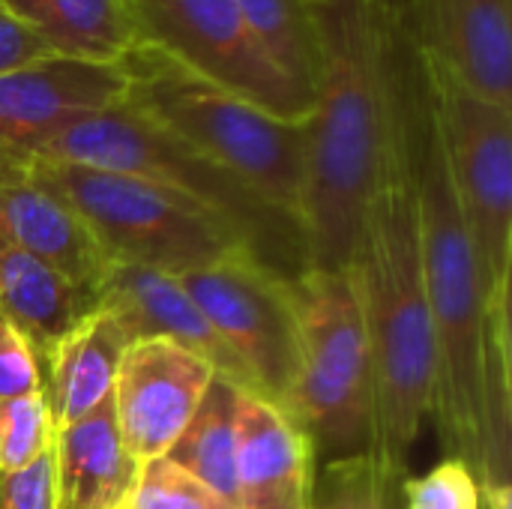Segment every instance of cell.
I'll use <instances>...</instances> for the list:
<instances>
[{
    "mask_svg": "<svg viewBox=\"0 0 512 509\" xmlns=\"http://www.w3.org/2000/svg\"><path fill=\"white\" fill-rule=\"evenodd\" d=\"M324 66L306 120L300 231L306 264L345 270L402 117L408 33L363 0H318Z\"/></svg>",
    "mask_w": 512,
    "mask_h": 509,
    "instance_id": "1",
    "label": "cell"
},
{
    "mask_svg": "<svg viewBox=\"0 0 512 509\" xmlns=\"http://www.w3.org/2000/svg\"><path fill=\"white\" fill-rule=\"evenodd\" d=\"M420 54L408 39L402 117L378 192L366 210L348 273L357 288L369 351L366 465L390 492L408 474L435 396V336L423 285L414 198V93Z\"/></svg>",
    "mask_w": 512,
    "mask_h": 509,
    "instance_id": "2",
    "label": "cell"
},
{
    "mask_svg": "<svg viewBox=\"0 0 512 509\" xmlns=\"http://www.w3.org/2000/svg\"><path fill=\"white\" fill-rule=\"evenodd\" d=\"M414 198L423 285L435 336L432 417L447 459H462L477 483L489 459V351L492 324L510 306L489 309L474 246L441 153L429 81L420 63L414 93Z\"/></svg>",
    "mask_w": 512,
    "mask_h": 509,
    "instance_id": "3",
    "label": "cell"
},
{
    "mask_svg": "<svg viewBox=\"0 0 512 509\" xmlns=\"http://www.w3.org/2000/svg\"><path fill=\"white\" fill-rule=\"evenodd\" d=\"M27 156L138 177L225 219L246 246L282 276H288V264H294V270L306 267V246L294 219L126 102L75 117Z\"/></svg>",
    "mask_w": 512,
    "mask_h": 509,
    "instance_id": "4",
    "label": "cell"
},
{
    "mask_svg": "<svg viewBox=\"0 0 512 509\" xmlns=\"http://www.w3.org/2000/svg\"><path fill=\"white\" fill-rule=\"evenodd\" d=\"M123 69L129 78L123 102L132 111L231 171L261 201L300 225L306 123H285L189 75L147 45H138Z\"/></svg>",
    "mask_w": 512,
    "mask_h": 509,
    "instance_id": "5",
    "label": "cell"
},
{
    "mask_svg": "<svg viewBox=\"0 0 512 509\" xmlns=\"http://www.w3.org/2000/svg\"><path fill=\"white\" fill-rule=\"evenodd\" d=\"M297 312V372L285 411L333 462L366 453L369 351L354 279L345 270L303 267L291 276Z\"/></svg>",
    "mask_w": 512,
    "mask_h": 509,
    "instance_id": "6",
    "label": "cell"
},
{
    "mask_svg": "<svg viewBox=\"0 0 512 509\" xmlns=\"http://www.w3.org/2000/svg\"><path fill=\"white\" fill-rule=\"evenodd\" d=\"M30 162L78 210L111 264L183 276L225 255L252 252L225 219L153 183L36 156Z\"/></svg>",
    "mask_w": 512,
    "mask_h": 509,
    "instance_id": "7",
    "label": "cell"
},
{
    "mask_svg": "<svg viewBox=\"0 0 512 509\" xmlns=\"http://www.w3.org/2000/svg\"><path fill=\"white\" fill-rule=\"evenodd\" d=\"M423 63V60H420ZM435 129L489 309L510 306L512 108L492 105L426 69Z\"/></svg>",
    "mask_w": 512,
    "mask_h": 509,
    "instance_id": "8",
    "label": "cell"
},
{
    "mask_svg": "<svg viewBox=\"0 0 512 509\" xmlns=\"http://www.w3.org/2000/svg\"><path fill=\"white\" fill-rule=\"evenodd\" d=\"M138 45L189 75L285 120L306 123L315 96L291 81L264 51L234 0H126Z\"/></svg>",
    "mask_w": 512,
    "mask_h": 509,
    "instance_id": "9",
    "label": "cell"
},
{
    "mask_svg": "<svg viewBox=\"0 0 512 509\" xmlns=\"http://www.w3.org/2000/svg\"><path fill=\"white\" fill-rule=\"evenodd\" d=\"M177 282L243 363L252 390L285 408L297 372L291 276H282L243 249L201 270L183 273Z\"/></svg>",
    "mask_w": 512,
    "mask_h": 509,
    "instance_id": "10",
    "label": "cell"
},
{
    "mask_svg": "<svg viewBox=\"0 0 512 509\" xmlns=\"http://www.w3.org/2000/svg\"><path fill=\"white\" fill-rule=\"evenodd\" d=\"M399 24L426 69L512 108V0H405Z\"/></svg>",
    "mask_w": 512,
    "mask_h": 509,
    "instance_id": "11",
    "label": "cell"
},
{
    "mask_svg": "<svg viewBox=\"0 0 512 509\" xmlns=\"http://www.w3.org/2000/svg\"><path fill=\"white\" fill-rule=\"evenodd\" d=\"M219 378L201 357L168 339H135L117 369L111 408L120 438L138 465L162 459L192 414L207 387Z\"/></svg>",
    "mask_w": 512,
    "mask_h": 509,
    "instance_id": "12",
    "label": "cell"
},
{
    "mask_svg": "<svg viewBox=\"0 0 512 509\" xmlns=\"http://www.w3.org/2000/svg\"><path fill=\"white\" fill-rule=\"evenodd\" d=\"M123 63L45 57L0 75V147L33 153L75 117L120 105Z\"/></svg>",
    "mask_w": 512,
    "mask_h": 509,
    "instance_id": "13",
    "label": "cell"
},
{
    "mask_svg": "<svg viewBox=\"0 0 512 509\" xmlns=\"http://www.w3.org/2000/svg\"><path fill=\"white\" fill-rule=\"evenodd\" d=\"M0 240L36 255L75 285L99 294L111 261L78 210L51 189L27 153L0 147Z\"/></svg>",
    "mask_w": 512,
    "mask_h": 509,
    "instance_id": "14",
    "label": "cell"
},
{
    "mask_svg": "<svg viewBox=\"0 0 512 509\" xmlns=\"http://www.w3.org/2000/svg\"><path fill=\"white\" fill-rule=\"evenodd\" d=\"M237 507L315 509V444L300 423L258 393H237Z\"/></svg>",
    "mask_w": 512,
    "mask_h": 509,
    "instance_id": "15",
    "label": "cell"
},
{
    "mask_svg": "<svg viewBox=\"0 0 512 509\" xmlns=\"http://www.w3.org/2000/svg\"><path fill=\"white\" fill-rule=\"evenodd\" d=\"M96 297L99 303L111 306L123 318L132 339H147V336L168 339L201 357L231 387L243 393H255L249 372L234 357V351L222 342V336L210 327V321L195 306V300L183 291L177 276L144 270V267L111 264Z\"/></svg>",
    "mask_w": 512,
    "mask_h": 509,
    "instance_id": "16",
    "label": "cell"
},
{
    "mask_svg": "<svg viewBox=\"0 0 512 509\" xmlns=\"http://www.w3.org/2000/svg\"><path fill=\"white\" fill-rule=\"evenodd\" d=\"M132 342L135 339L123 318L111 306L99 303L51 345L42 360L48 363L45 396L54 429L69 426L111 402L120 360Z\"/></svg>",
    "mask_w": 512,
    "mask_h": 509,
    "instance_id": "17",
    "label": "cell"
},
{
    "mask_svg": "<svg viewBox=\"0 0 512 509\" xmlns=\"http://www.w3.org/2000/svg\"><path fill=\"white\" fill-rule=\"evenodd\" d=\"M57 509H126L141 465L129 456L111 402L54 432Z\"/></svg>",
    "mask_w": 512,
    "mask_h": 509,
    "instance_id": "18",
    "label": "cell"
},
{
    "mask_svg": "<svg viewBox=\"0 0 512 509\" xmlns=\"http://www.w3.org/2000/svg\"><path fill=\"white\" fill-rule=\"evenodd\" d=\"M96 306V294L21 246L0 240V315L24 333L36 357H45L51 345Z\"/></svg>",
    "mask_w": 512,
    "mask_h": 509,
    "instance_id": "19",
    "label": "cell"
},
{
    "mask_svg": "<svg viewBox=\"0 0 512 509\" xmlns=\"http://www.w3.org/2000/svg\"><path fill=\"white\" fill-rule=\"evenodd\" d=\"M30 24L57 57L123 63L138 48L126 0H0Z\"/></svg>",
    "mask_w": 512,
    "mask_h": 509,
    "instance_id": "20",
    "label": "cell"
},
{
    "mask_svg": "<svg viewBox=\"0 0 512 509\" xmlns=\"http://www.w3.org/2000/svg\"><path fill=\"white\" fill-rule=\"evenodd\" d=\"M237 387L222 378H213L207 387L198 411L192 414L189 426L177 438V444L165 453L174 465L198 477L216 495L237 507V474H234V417H237ZM240 509V507H237Z\"/></svg>",
    "mask_w": 512,
    "mask_h": 509,
    "instance_id": "21",
    "label": "cell"
},
{
    "mask_svg": "<svg viewBox=\"0 0 512 509\" xmlns=\"http://www.w3.org/2000/svg\"><path fill=\"white\" fill-rule=\"evenodd\" d=\"M276 66L315 96L324 66L318 0H234Z\"/></svg>",
    "mask_w": 512,
    "mask_h": 509,
    "instance_id": "22",
    "label": "cell"
},
{
    "mask_svg": "<svg viewBox=\"0 0 512 509\" xmlns=\"http://www.w3.org/2000/svg\"><path fill=\"white\" fill-rule=\"evenodd\" d=\"M54 417L45 390L0 402V477L33 468L54 447Z\"/></svg>",
    "mask_w": 512,
    "mask_h": 509,
    "instance_id": "23",
    "label": "cell"
},
{
    "mask_svg": "<svg viewBox=\"0 0 512 509\" xmlns=\"http://www.w3.org/2000/svg\"><path fill=\"white\" fill-rule=\"evenodd\" d=\"M126 509H237L198 477L174 465L171 459H153L141 465L135 492Z\"/></svg>",
    "mask_w": 512,
    "mask_h": 509,
    "instance_id": "24",
    "label": "cell"
},
{
    "mask_svg": "<svg viewBox=\"0 0 512 509\" xmlns=\"http://www.w3.org/2000/svg\"><path fill=\"white\" fill-rule=\"evenodd\" d=\"M408 509H480V483L462 459H444L423 477L402 480Z\"/></svg>",
    "mask_w": 512,
    "mask_h": 509,
    "instance_id": "25",
    "label": "cell"
},
{
    "mask_svg": "<svg viewBox=\"0 0 512 509\" xmlns=\"http://www.w3.org/2000/svg\"><path fill=\"white\" fill-rule=\"evenodd\" d=\"M45 390L39 357L24 333L0 315V402Z\"/></svg>",
    "mask_w": 512,
    "mask_h": 509,
    "instance_id": "26",
    "label": "cell"
},
{
    "mask_svg": "<svg viewBox=\"0 0 512 509\" xmlns=\"http://www.w3.org/2000/svg\"><path fill=\"white\" fill-rule=\"evenodd\" d=\"M390 492H384L366 459L354 456V459H342L333 462V486L324 498V504L315 509H390Z\"/></svg>",
    "mask_w": 512,
    "mask_h": 509,
    "instance_id": "27",
    "label": "cell"
},
{
    "mask_svg": "<svg viewBox=\"0 0 512 509\" xmlns=\"http://www.w3.org/2000/svg\"><path fill=\"white\" fill-rule=\"evenodd\" d=\"M0 509H57L51 453L27 471L0 477Z\"/></svg>",
    "mask_w": 512,
    "mask_h": 509,
    "instance_id": "28",
    "label": "cell"
},
{
    "mask_svg": "<svg viewBox=\"0 0 512 509\" xmlns=\"http://www.w3.org/2000/svg\"><path fill=\"white\" fill-rule=\"evenodd\" d=\"M45 57H54L45 39L30 24H24L6 3H0V75Z\"/></svg>",
    "mask_w": 512,
    "mask_h": 509,
    "instance_id": "29",
    "label": "cell"
},
{
    "mask_svg": "<svg viewBox=\"0 0 512 509\" xmlns=\"http://www.w3.org/2000/svg\"><path fill=\"white\" fill-rule=\"evenodd\" d=\"M480 504L489 509H512V486L507 483H483L480 486Z\"/></svg>",
    "mask_w": 512,
    "mask_h": 509,
    "instance_id": "30",
    "label": "cell"
},
{
    "mask_svg": "<svg viewBox=\"0 0 512 509\" xmlns=\"http://www.w3.org/2000/svg\"><path fill=\"white\" fill-rule=\"evenodd\" d=\"M363 3H372V6H378L384 12H393V15H399L405 9V0H363Z\"/></svg>",
    "mask_w": 512,
    "mask_h": 509,
    "instance_id": "31",
    "label": "cell"
}]
</instances>
